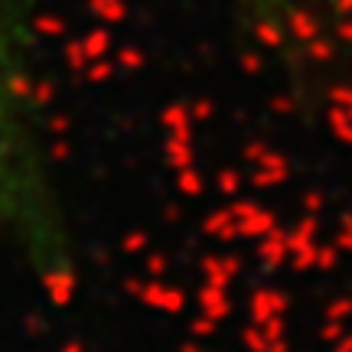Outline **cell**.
<instances>
[{"label":"cell","instance_id":"1","mask_svg":"<svg viewBox=\"0 0 352 352\" xmlns=\"http://www.w3.org/2000/svg\"><path fill=\"white\" fill-rule=\"evenodd\" d=\"M43 222V170L23 65L0 13V239H26Z\"/></svg>","mask_w":352,"mask_h":352}]
</instances>
